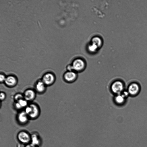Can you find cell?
<instances>
[{
    "instance_id": "obj_1",
    "label": "cell",
    "mask_w": 147,
    "mask_h": 147,
    "mask_svg": "<svg viewBox=\"0 0 147 147\" xmlns=\"http://www.w3.org/2000/svg\"><path fill=\"white\" fill-rule=\"evenodd\" d=\"M73 71L76 72L82 71L85 69V61L81 59H77L74 60L71 64Z\"/></svg>"
},
{
    "instance_id": "obj_2",
    "label": "cell",
    "mask_w": 147,
    "mask_h": 147,
    "mask_svg": "<svg viewBox=\"0 0 147 147\" xmlns=\"http://www.w3.org/2000/svg\"><path fill=\"white\" fill-rule=\"evenodd\" d=\"M123 83L119 80L115 81L111 86V88L112 92L117 95L121 94L124 89Z\"/></svg>"
},
{
    "instance_id": "obj_3",
    "label": "cell",
    "mask_w": 147,
    "mask_h": 147,
    "mask_svg": "<svg viewBox=\"0 0 147 147\" xmlns=\"http://www.w3.org/2000/svg\"><path fill=\"white\" fill-rule=\"evenodd\" d=\"M77 73L73 71H67L63 75L65 81L69 83H72L75 81L77 78Z\"/></svg>"
},
{
    "instance_id": "obj_4",
    "label": "cell",
    "mask_w": 147,
    "mask_h": 147,
    "mask_svg": "<svg viewBox=\"0 0 147 147\" xmlns=\"http://www.w3.org/2000/svg\"><path fill=\"white\" fill-rule=\"evenodd\" d=\"M55 77L53 74L51 73L45 74L43 76L42 81L46 85H50L55 82Z\"/></svg>"
},
{
    "instance_id": "obj_5",
    "label": "cell",
    "mask_w": 147,
    "mask_h": 147,
    "mask_svg": "<svg viewBox=\"0 0 147 147\" xmlns=\"http://www.w3.org/2000/svg\"><path fill=\"white\" fill-rule=\"evenodd\" d=\"M18 140L22 143L26 144L31 140V136L26 132L21 131L18 134Z\"/></svg>"
},
{
    "instance_id": "obj_6",
    "label": "cell",
    "mask_w": 147,
    "mask_h": 147,
    "mask_svg": "<svg viewBox=\"0 0 147 147\" xmlns=\"http://www.w3.org/2000/svg\"><path fill=\"white\" fill-rule=\"evenodd\" d=\"M31 107L30 113L28 115L29 117L34 119L37 117L39 115V110L38 106L36 105L32 104L30 105Z\"/></svg>"
},
{
    "instance_id": "obj_7",
    "label": "cell",
    "mask_w": 147,
    "mask_h": 147,
    "mask_svg": "<svg viewBox=\"0 0 147 147\" xmlns=\"http://www.w3.org/2000/svg\"><path fill=\"white\" fill-rule=\"evenodd\" d=\"M24 99L27 101H31L35 98L36 94L33 90L29 89L24 92Z\"/></svg>"
},
{
    "instance_id": "obj_8",
    "label": "cell",
    "mask_w": 147,
    "mask_h": 147,
    "mask_svg": "<svg viewBox=\"0 0 147 147\" xmlns=\"http://www.w3.org/2000/svg\"><path fill=\"white\" fill-rule=\"evenodd\" d=\"M4 82L7 86L12 87L16 85L17 80L15 76H9L6 77Z\"/></svg>"
},
{
    "instance_id": "obj_9",
    "label": "cell",
    "mask_w": 147,
    "mask_h": 147,
    "mask_svg": "<svg viewBox=\"0 0 147 147\" xmlns=\"http://www.w3.org/2000/svg\"><path fill=\"white\" fill-rule=\"evenodd\" d=\"M139 90L138 85L136 83H132L129 86L128 92L131 95H135L137 94Z\"/></svg>"
},
{
    "instance_id": "obj_10",
    "label": "cell",
    "mask_w": 147,
    "mask_h": 147,
    "mask_svg": "<svg viewBox=\"0 0 147 147\" xmlns=\"http://www.w3.org/2000/svg\"><path fill=\"white\" fill-rule=\"evenodd\" d=\"M29 117L24 111L20 113L18 116V119L21 123L24 124L28 121Z\"/></svg>"
},
{
    "instance_id": "obj_11",
    "label": "cell",
    "mask_w": 147,
    "mask_h": 147,
    "mask_svg": "<svg viewBox=\"0 0 147 147\" xmlns=\"http://www.w3.org/2000/svg\"><path fill=\"white\" fill-rule=\"evenodd\" d=\"M46 86L42 80L39 81L36 83V90L38 92H42L45 90Z\"/></svg>"
},
{
    "instance_id": "obj_12",
    "label": "cell",
    "mask_w": 147,
    "mask_h": 147,
    "mask_svg": "<svg viewBox=\"0 0 147 147\" xmlns=\"http://www.w3.org/2000/svg\"><path fill=\"white\" fill-rule=\"evenodd\" d=\"M31 144L36 146L38 145L40 142L38 137L35 134H33L31 136Z\"/></svg>"
},
{
    "instance_id": "obj_13",
    "label": "cell",
    "mask_w": 147,
    "mask_h": 147,
    "mask_svg": "<svg viewBox=\"0 0 147 147\" xmlns=\"http://www.w3.org/2000/svg\"><path fill=\"white\" fill-rule=\"evenodd\" d=\"M125 97L121 94L117 95L115 98V100L116 103L121 104L123 103L125 101Z\"/></svg>"
},
{
    "instance_id": "obj_14",
    "label": "cell",
    "mask_w": 147,
    "mask_h": 147,
    "mask_svg": "<svg viewBox=\"0 0 147 147\" xmlns=\"http://www.w3.org/2000/svg\"><path fill=\"white\" fill-rule=\"evenodd\" d=\"M16 102H17L19 103L22 108L24 107H26L27 106H28L27 101L25 99H22Z\"/></svg>"
},
{
    "instance_id": "obj_15",
    "label": "cell",
    "mask_w": 147,
    "mask_h": 147,
    "mask_svg": "<svg viewBox=\"0 0 147 147\" xmlns=\"http://www.w3.org/2000/svg\"><path fill=\"white\" fill-rule=\"evenodd\" d=\"M24 98V95L20 93L17 94L14 96V99L16 101Z\"/></svg>"
},
{
    "instance_id": "obj_16",
    "label": "cell",
    "mask_w": 147,
    "mask_h": 147,
    "mask_svg": "<svg viewBox=\"0 0 147 147\" xmlns=\"http://www.w3.org/2000/svg\"><path fill=\"white\" fill-rule=\"evenodd\" d=\"M6 77L4 74H1L0 75V81L1 82H4Z\"/></svg>"
},
{
    "instance_id": "obj_17",
    "label": "cell",
    "mask_w": 147,
    "mask_h": 147,
    "mask_svg": "<svg viewBox=\"0 0 147 147\" xmlns=\"http://www.w3.org/2000/svg\"><path fill=\"white\" fill-rule=\"evenodd\" d=\"M6 97V95L5 93L3 92H1L0 95V98L1 100H3Z\"/></svg>"
},
{
    "instance_id": "obj_18",
    "label": "cell",
    "mask_w": 147,
    "mask_h": 147,
    "mask_svg": "<svg viewBox=\"0 0 147 147\" xmlns=\"http://www.w3.org/2000/svg\"><path fill=\"white\" fill-rule=\"evenodd\" d=\"M15 107L17 109H20L22 108L21 107V106L17 102H16V103L15 104Z\"/></svg>"
},
{
    "instance_id": "obj_19",
    "label": "cell",
    "mask_w": 147,
    "mask_h": 147,
    "mask_svg": "<svg viewBox=\"0 0 147 147\" xmlns=\"http://www.w3.org/2000/svg\"><path fill=\"white\" fill-rule=\"evenodd\" d=\"M125 98L128 96L129 95V93L128 92V91H125L124 92H123L121 94Z\"/></svg>"
},
{
    "instance_id": "obj_20",
    "label": "cell",
    "mask_w": 147,
    "mask_h": 147,
    "mask_svg": "<svg viewBox=\"0 0 147 147\" xmlns=\"http://www.w3.org/2000/svg\"><path fill=\"white\" fill-rule=\"evenodd\" d=\"M25 147H36V146H35L32 144H29L27 145Z\"/></svg>"
}]
</instances>
